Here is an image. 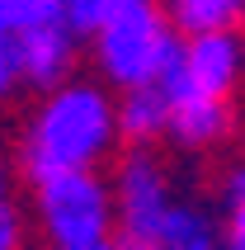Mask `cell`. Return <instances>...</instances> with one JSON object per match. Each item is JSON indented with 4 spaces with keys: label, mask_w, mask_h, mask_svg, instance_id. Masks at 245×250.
I'll use <instances>...</instances> for the list:
<instances>
[{
    "label": "cell",
    "mask_w": 245,
    "mask_h": 250,
    "mask_svg": "<svg viewBox=\"0 0 245 250\" xmlns=\"http://www.w3.org/2000/svg\"><path fill=\"white\" fill-rule=\"evenodd\" d=\"M122 250H212L222 241V208H207L175 184L156 146H127L113 170Z\"/></svg>",
    "instance_id": "1"
},
{
    "label": "cell",
    "mask_w": 245,
    "mask_h": 250,
    "mask_svg": "<svg viewBox=\"0 0 245 250\" xmlns=\"http://www.w3.org/2000/svg\"><path fill=\"white\" fill-rule=\"evenodd\" d=\"M122 142L118 132V95L113 85L76 81L38 95L33 113L19 137V166L28 180L57 175V170H99L109 151Z\"/></svg>",
    "instance_id": "2"
},
{
    "label": "cell",
    "mask_w": 245,
    "mask_h": 250,
    "mask_svg": "<svg viewBox=\"0 0 245 250\" xmlns=\"http://www.w3.org/2000/svg\"><path fill=\"white\" fill-rule=\"evenodd\" d=\"M95 71L113 90L156 85L184 52V28L170 19L165 0H113L104 24L90 33Z\"/></svg>",
    "instance_id": "3"
},
{
    "label": "cell",
    "mask_w": 245,
    "mask_h": 250,
    "mask_svg": "<svg viewBox=\"0 0 245 250\" xmlns=\"http://www.w3.org/2000/svg\"><path fill=\"white\" fill-rule=\"evenodd\" d=\"M33 189V231L52 250H109L118 246V198L99 170H57Z\"/></svg>",
    "instance_id": "4"
},
{
    "label": "cell",
    "mask_w": 245,
    "mask_h": 250,
    "mask_svg": "<svg viewBox=\"0 0 245 250\" xmlns=\"http://www.w3.org/2000/svg\"><path fill=\"white\" fill-rule=\"evenodd\" d=\"M245 76V38L236 28H207V33H184V52L165 85L198 90V95L231 99V90Z\"/></svg>",
    "instance_id": "5"
},
{
    "label": "cell",
    "mask_w": 245,
    "mask_h": 250,
    "mask_svg": "<svg viewBox=\"0 0 245 250\" xmlns=\"http://www.w3.org/2000/svg\"><path fill=\"white\" fill-rule=\"evenodd\" d=\"M14 52H19L24 90L47 95V90L66 85L71 76H76V62H81V33H76L66 19H52V24H38V28L14 33Z\"/></svg>",
    "instance_id": "6"
},
{
    "label": "cell",
    "mask_w": 245,
    "mask_h": 250,
    "mask_svg": "<svg viewBox=\"0 0 245 250\" xmlns=\"http://www.w3.org/2000/svg\"><path fill=\"white\" fill-rule=\"evenodd\" d=\"M165 95H170V142H179L184 151H207L231 132V99L179 90V85H165Z\"/></svg>",
    "instance_id": "7"
},
{
    "label": "cell",
    "mask_w": 245,
    "mask_h": 250,
    "mask_svg": "<svg viewBox=\"0 0 245 250\" xmlns=\"http://www.w3.org/2000/svg\"><path fill=\"white\" fill-rule=\"evenodd\" d=\"M118 132L127 146H161L170 137V95L161 81L118 90Z\"/></svg>",
    "instance_id": "8"
},
{
    "label": "cell",
    "mask_w": 245,
    "mask_h": 250,
    "mask_svg": "<svg viewBox=\"0 0 245 250\" xmlns=\"http://www.w3.org/2000/svg\"><path fill=\"white\" fill-rule=\"evenodd\" d=\"M165 10L184 33H207V28H241L245 0H165Z\"/></svg>",
    "instance_id": "9"
},
{
    "label": "cell",
    "mask_w": 245,
    "mask_h": 250,
    "mask_svg": "<svg viewBox=\"0 0 245 250\" xmlns=\"http://www.w3.org/2000/svg\"><path fill=\"white\" fill-rule=\"evenodd\" d=\"M222 241L231 250H245V161L222 175Z\"/></svg>",
    "instance_id": "10"
},
{
    "label": "cell",
    "mask_w": 245,
    "mask_h": 250,
    "mask_svg": "<svg viewBox=\"0 0 245 250\" xmlns=\"http://www.w3.org/2000/svg\"><path fill=\"white\" fill-rule=\"evenodd\" d=\"M66 19V0H0V28L5 33H24V28Z\"/></svg>",
    "instance_id": "11"
},
{
    "label": "cell",
    "mask_w": 245,
    "mask_h": 250,
    "mask_svg": "<svg viewBox=\"0 0 245 250\" xmlns=\"http://www.w3.org/2000/svg\"><path fill=\"white\" fill-rule=\"evenodd\" d=\"M24 90V76H19V52H14V33L0 28V104H10L14 95Z\"/></svg>",
    "instance_id": "12"
},
{
    "label": "cell",
    "mask_w": 245,
    "mask_h": 250,
    "mask_svg": "<svg viewBox=\"0 0 245 250\" xmlns=\"http://www.w3.org/2000/svg\"><path fill=\"white\" fill-rule=\"evenodd\" d=\"M113 0H66V24L81 33V38H90L99 24H104V14H109Z\"/></svg>",
    "instance_id": "13"
},
{
    "label": "cell",
    "mask_w": 245,
    "mask_h": 250,
    "mask_svg": "<svg viewBox=\"0 0 245 250\" xmlns=\"http://www.w3.org/2000/svg\"><path fill=\"white\" fill-rule=\"evenodd\" d=\"M14 246H24V217H19V208L5 198V203H0V250H14Z\"/></svg>",
    "instance_id": "14"
},
{
    "label": "cell",
    "mask_w": 245,
    "mask_h": 250,
    "mask_svg": "<svg viewBox=\"0 0 245 250\" xmlns=\"http://www.w3.org/2000/svg\"><path fill=\"white\" fill-rule=\"evenodd\" d=\"M5 198H10V161L0 156V203H5Z\"/></svg>",
    "instance_id": "15"
}]
</instances>
